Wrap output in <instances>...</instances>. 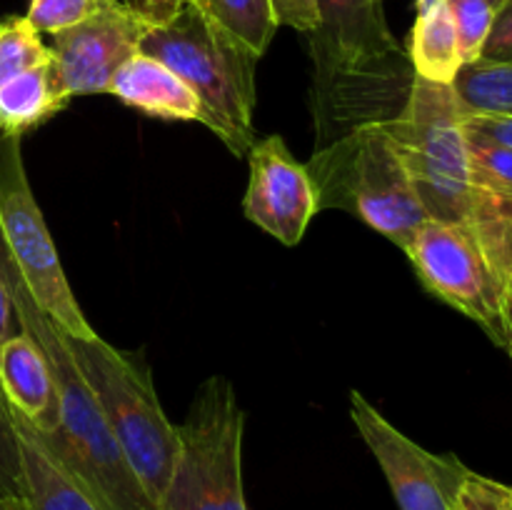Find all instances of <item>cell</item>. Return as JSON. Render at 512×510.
Masks as SVG:
<instances>
[{"label": "cell", "mask_w": 512, "mask_h": 510, "mask_svg": "<svg viewBox=\"0 0 512 510\" xmlns=\"http://www.w3.org/2000/svg\"><path fill=\"white\" fill-rule=\"evenodd\" d=\"M315 13L308 38L320 150L355 130L393 120L415 73L390 33L383 0H315Z\"/></svg>", "instance_id": "1"}, {"label": "cell", "mask_w": 512, "mask_h": 510, "mask_svg": "<svg viewBox=\"0 0 512 510\" xmlns=\"http://www.w3.org/2000/svg\"><path fill=\"white\" fill-rule=\"evenodd\" d=\"M13 308L20 328L33 335L45 350L58 383V428L48 435L33 428L45 450L63 465L70 478L83 485L85 493L103 510H160L145 493L135 470L130 468L93 390L88 388L68 355L60 330L35 305L33 295L15 300Z\"/></svg>", "instance_id": "2"}, {"label": "cell", "mask_w": 512, "mask_h": 510, "mask_svg": "<svg viewBox=\"0 0 512 510\" xmlns=\"http://www.w3.org/2000/svg\"><path fill=\"white\" fill-rule=\"evenodd\" d=\"M138 53L168 65L190 85L203 120L230 153L248 155L255 145V58L225 33L195 0H185L173 18L150 23Z\"/></svg>", "instance_id": "3"}, {"label": "cell", "mask_w": 512, "mask_h": 510, "mask_svg": "<svg viewBox=\"0 0 512 510\" xmlns=\"http://www.w3.org/2000/svg\"><path fill=\"white\" fill-rule=\"evenodd\" d=\"M60 338L93 390L130 468L153 503L160 505L178 460L180 435L178 425L170 423L160 405L148 368L135 355L105 343L100 335L80 340L60 330Z\"/></svg>", "instance_id": "4"}, {"label": "cell", "mask_w": 512, "mask_h": 510, "mask_svg": "<svg viewBox=\"0 0 512 510\" xmlns=\"http://www.w3.org/2000/svg\"><path fill=\"white\" fill-rule=\"evenodd\" d=\"M385 128L428 218L468 225L480 188L470 173L465 115L453 85L415 75L408 100Z\"/></svg>", "instance_id": "5"}, {"label": "cell", "mask_w": 512, "mask_h": 510, "mask_svg": "<svg viewBox=\"0 0 512 510\" xmlns=\"http://www.w3.org/2000/svg\"><path fill=\"white\" fill-rule=\"evenodd\" d=\"M308 170L318 188L320 210H348L400 250L428 220L385 123L315 150Z\"/></svg>", "instance_id": "6"}, {"label": "cell", "mask_w": 512, "mask_h": 510, "mask_svg": "<svg viewBox=\"0 0 512 510\" xmlns=\"http://www.w3.org/2000/svg\"><path fill=\"white\" fill-rule=\"evenodd\" d=\"M245 415L223 375H210L178 425L180 453L160 510H248L243 495Z\"/></svg>", "instance_id": "7"}, {"label": "cell", "mask_w": 512, "mask_h": 510, "mask_svg": "<svg viewBox=\"0 0 512 510\" xmlns=\"http://www.w3.org/2000/svg\"><path fill=\"white\" fill-rule=\"evenodd\" d=\"M0 228L25 288L50 323L70 338H95L80 310L43 213L25 175L20 138H0Z\"/></svg>", "instance_id": "8"}, {"label": "cell", "mask_w": 512, "mask_h": 510, "mask_svg": "<svg viewBox=\"0 0 512 510\" xmlns=\"http://www.w3.org/2000/svg\"><path fill=\"white\" fill-rule=\"evenodd\" d=\"M403 253L413 263L420 283L435 298L475 320L503 348L508 328V280L490 263L488 253L468 225L428 218L415 230Z\"/></svg>", "instance_id": "9"}, {"label": "cell", "mask_w": 512, "mask_h": 510, "mask_svg": "<svg viewBox=\"0 0 512 510\" xmlns=\"http://www.w3.org/2000/svg\"><path fill=\"white\" fill-rule=\"evenodd\" d=\"M350 418L383 468L400 510H458L465 468L455 455H435L395 428L360 390L350 393Z\"/></svg>", "instance_id": "10"}, {"label": "cell", "mask_w": 512, "mask_h": 510, "mask_svg": "<svg viewBox=\"0 0 512 510\" xmlns=\"http://www.w3.org/2000/svg\"><path fill=\"white\" fill-rule=\"evenodd\" d=\"M148 25L150 20L133 5L100 0L90 18L53 35L50 50L68 98L108 95L110 80L125 60L138 53Z\"/></svg>", "instance_id": "11"}, {"label": "cell", "mask_w": 512, "mask_h": 510, "mask_svg": "<svg viewBox=\"0 0 512 510\" xmlns=\"http://www.w3.org/2000/svg\"><path fill=\"white\" fill-rule=\"evenodd\" d=\"M248 165L245 218L283 245H298L320 210V195L308 165L295 160L280 135L255 140Z\"/></svg>", "instance_id": "12"}, {"label": "cell", "mask_w": 512, "mask_h": 510, "mask_svg": "<svg viewBox=\"0 0 512 510\" xmlns=\"http://www.w3.org/2000/svg\"><path fill=\"white\" fill-rule=\"evenodd\" d=\"M0 385L10 408L38 433L48 435L58 428L60 395L53 368L38 340L25 330L0 345Z\"/></svg>", "instance_id": "13"}, {"label": "cell", "mask_w": 512, "mask_h": 510, "mask_svg": "<svg viewBox=\"0 0 512 510\" xmlns=\"http://www.w3.org/2000/svg\"><path fill=\"white\" fill-rule=\"evenodd\" d=\"M108 95L158 120H203L198 95L160 60L135 53L110 80Z\"/></svg>", "instance_id": "14"}, {"label": "cell", "mask_w": 512, "mask_h": 510, "mask_svg": "<svg viewBox=\"0 0 512 510\" xmlns=\"http://www.w3.org/2000/svg\"><path fill=\"white\" fill-rule=\"evenodd\" d=\"M23 463V498L30 510H103L45 450L33 425L13 410Z\"/></svg>", "instance_id": "15"}, {"label": "cell", "mask_w": 512, "mask_h": 510, "mask_svg": "<svg viewBox=\"0 0 512 510\" xmlns=\"http://www.w3.org/2000/svg\"><path fill=\"white\" fill-rule=\"evenodd\" d=\"M68 103L55 58L5 80L0 85V138H23L28 130L55 118Z\"/></svg>", "instance_id": "16"}, {"label": "cell", "mask_w": 512, "mask_h": 510, "mask_svg": "<svg viewBox=\"0 0 512 510\" xmlns=\"http://www.w3.org/2000/svg\"><path fill=\"white\" fill-rule=\"evenodd\" d=\"M415 25L408 40V60L413 73L430 83L453 85L463 68L448 0H415Z\"/></svg>", "instance_id": "17"}, {"label": "cell", "mask_w": 512, "mask_h": 510, "mask_svg": "<svg viewBox=\"0 0 512 510\" xmlns=\"http://www.w3.org/2000/svg\"><path fill=\"white\" fill-rule=\"evenodd\" d=\"M455 98L465 118L495 115L512 118V65L478 58L465 63L453 80Z\"/></svg>", "instance_id": "18"}, {"label": "cell", "mask_w": 512, "mask_h": 510, "mask_svg": "<svg viewBox=\"0 0 512 510\" xmlns=\"http://www.w3.org/2000/svg\"><path fill=\"white\" fill-rule=\"evenodd\" d=\"M225 33L233 35L255 58H263L280 28L273 0H195Z\"/></svg>", "instance_id": "19"}, {"label": "cell", "mask_w": 512, "mask_h": 510, "mask_svg": "<svg viewBox=\"0 0 512 510\" xmlns=\"http://www.w3.org/2000/svg\"><path fill=\"white\" fill-rule=\"evenodd\" d=\"M53 60V50L25 15H8L0 20V85L20 73Z\"/></svg>", "instance_id": "20"}, {"label": "cell", "mask_w": 512, "mask_h": 510, "mask_svg": "<svg viewBox=\"0 0 512 510\" xmlns=\"http://www.w3.org/2000/svg\"><path fill=\"white\" fill-rule=\"evenodd\" d=\"M465 135H468L473 183L488 193L512 200V148L470 130H465Z\"/></svg>", "instance_id": "21"}, {"label": "cell", "mask_w": 512, "mask_h": 510, "mask_svg": "<svg viewBox=\"0 0 512 510\" xmlns=\"http://www.w3.org/2000/svg\"><path fill=\"white\" fill-rule=\"evenodd\" d=\"M450 15H453L455 33H458L460 58L465 63H473L483 53V45L488 40L490 28L495 20V5L490 0H448Z\"/></svg>", "instance_id": "22"}, {"label": "cell", "mask_w": 512, "mask_h": 510, "mask_svg": "<svg viewBox=\"0 0 512 510\" xmlns=\"http://www.w3.org/2000/svg\"><path fill=\"white\" fill-rule=\"evenodd\" d=\"M98 5L100 0H30L25 18L40 35H58L90 18Z\"/></svg>", "instance_id": "23"}, {"label": "cell", "mask_w": 512, "mask_h": 510, "mask_svg": "<svg viewBox=\"0 0 512 510\" xmlns=\"http://www.w3.org/2000/svg\"><path fill=\"white\" fill-rule=\"evenodd\" d=\"M0 495L23 498V463H20V440L15 430L13 408L0 385Z\"/></svg>", "instance_id": "24"}, {"label": "cell", "mask_w": 512, "mask_h": 510, "mask_svg": "<svg viewBox=\"0 0 512 510\" xmlns=\"http://www.w3.org/2000/svg\"><path fill=\"white\" fill-rule=\"evenodd\" d=\"M458 510H512V485L468 470L458 490Z\"/></svg>", "instance_id": "25"}, {"label": "cell", "mask_w": 512, "mask_h": 510, "mask_svg": "<svg viewBox=\"0 0 512 510\" xmlns=\"http://www.w3.org/2000/svg\"><path fill=\"white\" fill-rule=\"evenodd\" d=\"M480 58L512 65V0H505L495 10L493 28H490V35L485 40Z\"/></svg>", "instance_id": "26"}, {"label": "cell", "mask_w": 512, "mask_h": 510, "mask_svg": "<svg viewBox=\"0 0 512 510\" xmlns=\"http://www.w3.org/2000/svg\"><path fill=\"white\" fill-rule=\"evenodd\" d=\"M273 10L278 25H288L305 35L315 28V20H318L315 0H273Z\"/></svg>", "instance_id": "27"}, {"label": "cell", "mask_w": 512, "mask_h": 510, "mask_svg": "<svg viewBox=\"0 0 512 510\" xmlns=\"http://www.w3.org/2000/svg\"><path fill=\"white\" fill-rule=\"evenodd\" d=\"M465 130H470V133H478V135H483V138L495 140V143L512 148V118L473 115V118H465Z\"/></svg>", "instance_id": "28"}, {"label": "cell", "mask_w": 512, "mask_h": 510, "mask_svg": "<svg viewBox=\"0 0 512 510\" xmlns=\"http://www.w3.org/2000/svg\"><path fill=\"white\" fill-rule=\"evenodd\" d=\"M0 280H3L5 288H8L10 300H18L20 295L28 293V288H25L23 278H20L18 273V265H15L13 255H10L8 250V243H5L3 228H0Z\"/></svg>", "instance_id": "29"}, {"label": "cell", "mask_w": 512, "mask_h": 510, "mask_svg": "<svg viewBox=\"0 0 512 510\" xmlns=\"http://www.w3.org/2000/svg\"><path fill=\"white\" fill-rule=\"evenodd\" d=\"M20 320L18 315H15V308H13V300H10V293L8 288H5V283L0 280V345L5 343L8 338H13L15 333H20Z\"/></svg>", "instance_id": "30"}, {"label": "cell", "mask_w": 512, "mask_h": 510, "mask_svg": "<svg viewBox=\"0 0 512 510\" xmlns=\"http://www.w3.org/2000/svg\"><path fill=\"white\" fill-rule=\"evenodd\" d=\"M183 3L185 0H133L135 8H138L150 23H163V20L173 18Z\"/></svg>", "instance_id": "31"}, {"label": "cell", "mask_w": 512, "mask_h": 510, "mask_svg": "<svg viewBox=\"0 0 512 510\" xmlns=\"http://www.w3.org/2000/svg\"><path fill=\"white\" fill-rule=\"evenodd\" d=\"M0 510H30L25 498H10V495H0Z\"/></svg>", "instance_id": "32"}, {"label": "cell", "mask_w": 512, "mask_h": 510, "mask_svg": "<svg viewBox=\"0 0 512 510\" xmlns=\"http://www.w3.org/2000/svg\"><path fill=\"white\" fill-rule=\"evenodd\" d=\"M505 315H508V320L512 323V278L505 285Z\"/></svg>", "instance_id": "33"}, {"label": "cell", "mask_w": 512, "mask_h": 510, "mask_svg": "<svg viewBox=\"0 0 512 510\" xmlns=\"http://www.w3.org/2000/svg\"><path fill=\"white\" fill-rule=\"evenodd\" d=\"M503 348L508 350L510 358H512V323H510V320H508V328H505V343H503Z\"/></svg>", "instance_id": "34"}, {"label": "cell", "mask_w": 512, "mask_h": 510, "mask_svg": "<svg viewBox=\"0 0 512 510\" xmlns=\"http://www.w3.org/2000/svg\"><path fill=\"white\" fill-rule=\"evenodd\" d=\"M490 3H493V5H495V8H500V5H503V3H505V0H490Z\"/></svg>", "instance_id": "35"}, {"label": "cell", "mask_w": 512, "mask_h": 510, "mask_svg": "<svg viewBox=\"0 0 512 510\" xmlns=\"http://www.w3.org/2000/svg\"><path fill=\"white\" fill-rule=\"evenodd\" d=\"M120 3H125V5H133V0H120ZM133 8H135V5H133ZM135 10H138V8H135Z\"/></svg>", "instance_id": "36"}]
</instances>
